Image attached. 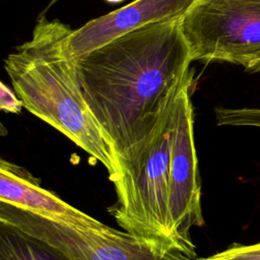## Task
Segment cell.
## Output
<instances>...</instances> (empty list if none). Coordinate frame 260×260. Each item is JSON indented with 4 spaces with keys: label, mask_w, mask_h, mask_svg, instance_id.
<instances>
[{
    "label": "cell",
    "mask_w": 260,
    "mask_h": 260,
    "mask_svg": "<svg viewBox=\"0 0 260 260\" xmlns=\"http://www.w3.org/2000/svg\"><path fill=\"white\" fill-rule=\"evenodd\" d=\"M181 19L140 27L75 58L83 98L120 166L193 75Z\"/></svg>",
    "instance_id": "1"
},
{
    "label": "cell",
    "mask_w": 260,
    "mask_h": 260,
    "mask_svg": "<svg viewBox=\"0 0 260 260\" xmlns=\"http://www.w3.org/2000/svg\"><path fill=\"white\" fill-rule=\"evenodd\" d=\"M72 31L42 14L31 38L5 58L4 68L23 107L99 160L113 183L121 176V166L83 98L68 46Z\"/></svg>",
    "instance_id": "2"
},
{
    "label": "cell",
    "mask_w": 260,
    "mask_h": 260,
    "mask_svg": "<svg viewBox=\"0 0 260 260\" xmlns=\"http://www.w3.org/2000/svg\"><path fill=\"white\" fill-rule=\"evenodd\" d=\"M177 93L164 107L151 130L122 161L121 176L113 182L117 203L110 211L124 231L187 255L174 235L169 209Z\"/></svg>",
    "instance_id": "3"
},
{
    "label": "cell",
    "mask_w": 260,
    "mask_h": 260,
    "mask_svg": "<svg viewBox=\"0 0 260 260\" xmlns=\"http://www.w3.org/2000/svg\"><path fill=\"white\" fill-rule=\"evenodd\" d=\"M181 26L192 61L245 68L260 55V0H195Z\"/></svg>",
    "instance_id": "4"
},
{
    "label": "cell",
    "mask_w": 260,
    "mask_h": 260,
    "mask_svg": "<svg viewBox=\"0 0 260 260\" xmlns=\"http://www.w3.org/2000/svg\"><path fill=\"white\" fill-rule=\"evenodd\" d=\"M0 221L52 245L72 260H197L126 231L66 224L2 201Z\"/></svg>",
    "instance_id": "5"
},
{
    "label": "cell",
    "mask_w": 260,
    "mask_h": 260,
    "mask_svg": "<svg viewBox=\"0 0 260 260\" xmlns=\"http://www.w3.org/2000/svg\"><path fill=\"white\" fill-rule=\"evenodd\" d=\"M193 75L179 89L175 100V131L171 149L169 209L173 232L187 255L195 258L192 226L204 224L201 182L194 139V110L191 102Z\"/></svg>",
    "instance_id": "6"
},
{
    "label": "cell",
    "mask_w": 260,
    "mask_h": 260,
    "mask_svg": "<svg viewBox=\"0 0 260 260\" xmlns=\"http://www.w3.org/2000/svg\"><path fill=\"white\" fill-rule=\"evenodd\" d=\"M194 1L133 0L117 10L73 29L68 44L70 53L74 58H78L140 27L181 18Z\"/></svg>",
    "instance_id": "7"
},
{
    "label": "cell",
    "mask_w": 260,
    "mask_h": 260,
    "mask_svg": "<svg viewBox=\"0 0 260 260\" xmlns=\"http://www.w3.org/2000/svg\"><path fill=\"white\" fill-rule=\"evenodd\" d=\"M0 201L66 224L94 230L110 228L44 189L29 173L3 158L0 161Z\"/></svg>",
    "instance_id": "8"
},
{
    "label": "cell",
    "mask_w": 260,
    "mask_h": 260,
    "mask_svg": "<svg viewBox=\"0 0 260 260\" xmlns=\"http://www.w3.org/2000/svg\"><path fill=\"white\" fill-rule=\"evenodd\" d=\"M0 260H72L52 245L0 221Z\"/></svg>",
    "instance_id": "9"
},
{
    "label": "cell",
    "mask_w": 260,
    "mask_h": 260,
    "mask_svg": "<svg viewBox=\"0 0 260 260\" xmlns=\"http://www.w3.org/2000/svg\"><path fill=\"white\" fill-rule=\"evenodd\" d=\"M217 126H250L260 128V109L222 108L214 110Z\"/></svg>",
    "instance_id": "10"
},
{
    "label": "cell",
    "mask_w": 260,
    "mask_h": 260,
    "mask_svg": "<svg viewBox=\"0 0 260 260\" xmlns=\"http://www.w3.org/2000/svg\"><path fill=\"white\" fill-rule=\"evenodd\" d=\"M202 260H260V243L234 245L220 253L202 258Z\"/></svg>",
    "instance_id": "11"
},
{
    "label": "cell",
    "mask_w": 260,
    "mask_h": 260,
    "mask_svg": "<svg viewBox=\"0 0 260 260\" xmlns=\"http://www.w3.org/2000/svg\"><path fill=\"white\" fill-rule=\"evenodd\" d=\"M23 104L21 100L3 82H0V109L7 113H20Z\"/></svg>",
    "instance_id": "12"
},
{
    "label": "cell",
    "mask_w": 260,
    "mask_h": 260,
    "mask_svg": "<svg viewBox=\"0 0 260 260\" xmlns=\"http://www.w3.org/2000/svg\"><path fill=\"white\" fill-rule=\"evenodd\" d=\"M244 69L248 73H260V55L254 58Z\"/></svg>",
    "instance_id": "13"
},
{
    "label": "cell",
    "mask_w": 260,
    "mask_h": 260,
    "mask_svg": "<svg viewBox=\"0 0 260 260\" xmlns=\"http://www.w3.org/2000/svg\"><path fill=\"white\" fill-rule=\"evenodd\" d=\"M57 1H58V0H51V1H50V3H49V5H48V7L46 8V10H45V11H47V10H48V9H49V8H50L52 5H54V4H55Z\"/></svg>",
    "instance_id": "14"
},
{
    "label": "cell",
    "mask_w": 260,
    "mask_h": 260,
    "mask_svg": "<svg viewBox=\"0 0 260 260\" xmlns=\"http://www.w3.org/2000/svg\"><path fill=\"white\" fill-rule=\"evenodd\" d=\"M106 1H108V2H110V3H118V2H121V1H123V0H106Z\"/></svg>",
    "instance_id": "15"
},
{
    "label": "cell",
    "mask_w": 260,
    "mask_h": 260,
    "mask_svg": "<svg viewBox=\"0 0 260 260\" xmlns=\"http://www.w3.org/2000/svg\"><path fill=\"white\" fill-rule=\"evenodd\" d=\"M197 260H202V259H197Z\"/></svg>",
    "instance_id": "16"
}]
</instances>
